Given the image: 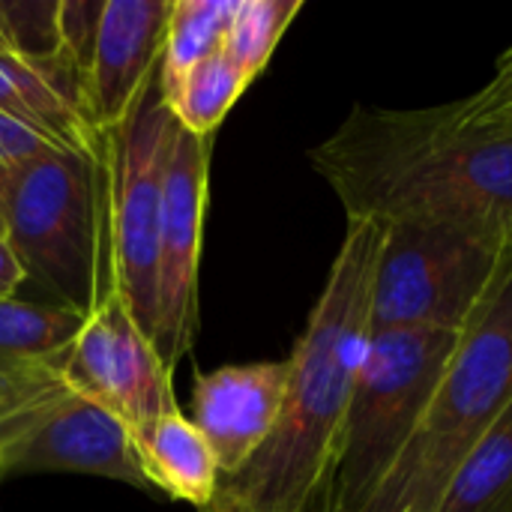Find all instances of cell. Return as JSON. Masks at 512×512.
<instances>
[{"instance_id": "1", "label": "cell", "mask_w": 512, "mask_h": 512, "mask_svg": "<svg viewBox=\"0 0 512 512\" xmlns=\"http://www.w3.org/2000/svg\"><path fill=\"white\" fill-rule=\"evenodd\" d=\"M348 225H426L512 243V120L432 108L354 105L309 150Z\"/></svg>"}, {"instance_id": "2", "label": "cell", "mask_w": 512, "mask_h": 512, "mask_svg": "<svg viewBox=\"0 0 512 512\" xmlns=\"http://www.w3.org/2000/svg\"><path fill=\"white\" fill-rule=\"evenodd\" d=\"M384 228L351 222L288 357L282 411L261 450L216 480L198 512H324L357 369L369 345L372 279Z\"/></svg>"}, {"instance_id": "3", "label": "cell", "mask_w": 512, "mask_h": 512, "mask_svg": "<svg viewBox=\"0 0 512 512\" xmlns=\"http://www.w3.org/2000/svg\"><path fill=\"white\" fill-rule=\"evenodd\" d=\"M510 402L512 258L486 303L459 333L420 429L387 483L360 512H438L456 468Z\"/></svg>"}, {"instance_id": "4", "label": "cell", "mask_w": 512, "mask_h": 512, "mask_svg": "<svg viewBox=\"0 0 512 512\" xmlns=\"http://www.w3.org/2000/svg\"><path fill=\"white\" fill-rule=\"evenodd\" d=\"M102 159L45 150L18 165L0 195V234L27 279L90 315L108 288Z\"/></svg>"}, {"instance_id": "5", "label": "cell", "mask_w": 512, "mask_h": 512, "mask_svg": "<svg viewBox=\"0 0 512 512\" xmlns=\"http://www.w3.org/2000/svg\"><path fill=\"white\" fill-rule=\"evenodd\" d=\"M459 333H369L324 512H360L387 483L447 372Z\"/></svg>"}, {"instance_id": "6", "label": "cell", "mask_w": 512, "mask_h": 512, "mask_svg": "<svg viewBox=\"0 0 512 512\" xmlns=\"http://www.w3.org/2000/svg\"><path fill=\"white\" fill-rule=\"evenodd\" d=\"M63 360L0 363V480L66 471L144 489L126 426L66 384Z\"/></svg>"}, {"instance_id": "7", "label": "cell", "mask_w": 512, "mask_h": 512, "mask_svg": "<svg viewBox=\"0 0 512 512\" xmlns=\"http://www.w3.org/2000/svg\"><path fill=\"white\" fill-rule=\"evenodd\" d=\"M510 258V240L486 234L426 225L384 228L372 279L369 333H462L504 276Z\"/></svg>"}, {"instance_id": "8", "label": "cell", "mask_w": 512, "mask_h": 512, "mask_svg": "<svg viewBox=\"0 0 512 512\" xmlns=\"http://www.w3.org/2000/svg\"><path fill=\"white\" fill-rule=\"evenodd\" d=\"M177 120L165 108L156 81L129 123L105 138V243L108 285L129 306L138 327L153 342L162 186Z\"/></svg>"}, {"instance_id": "9", "label": "cell", "mask_w": 512, "mask_h": 512, "mask_svg": "<svg viewBox=\"0 0 512 512\" xmlns=\"http://www.w3.org/2000/svg\"><path fill=\"white\" fill-rule=\"evenodd\" d=\"M72 390L114 414L138 450L159 417L177 408L171 372L132 318L120 291L108 285L63 360Z\"/></svg>"}, {"instance_id": "10", "label": "cell", "mask_w": 512, "mask_h": 512, "mask_svg": "<svg viewBox=\"0 0 512 512\" xmlns=\"http://www.w3.org/2000/svg\"><path fill=\"white\" fill-rule=\"evenodd\" d=\"M213 135H192L177 126L162 186L156 333L153 348L174 366L195 348L198 336V261L210 198Z\"/></svg>"}, {"instance_id": "11", "label": "cell", "mask_w": 512, "mask_h": 512, "mask_svg": "<svg viewBox=\"0 0 512 512\" xmlns=\"http://www.w3.org/2000/svg\"><path fill=\"white\" fill-rule=\"evenodd\" d=\"M174 0H102L81 102L93 132H120L159 75Z\"/></svg>"}, {"instance_id": "12", "label": "cell", "mask_w": 512, "mask_h": 512, "mask_svg": "<svg viewBox=\"0 0 512 512\" xmlns=\"http://www.w3.org/2000/svg\"><path fill=\"white\" fill-rule=\"evenodd\" d=\"M291 363L222 366L195 378L192 423L210 444L219 477L240 471L267 441L285 402Z\"/></svg>"}, {"instance_id": "13", "label": "cell", "mask_w": 512, "mask_h": 512, "mask_svg": "<svg viewBox=\"0 0 512 512\" xmlns=\"http://www.w3.org/2000/svg\"><path fill=\"white\" fill-rule=\"evenodd\" d=\"M0 114L42 135L60 150L102 159V141L81 102V78L72 66H39L15 54H0Z\"/></svg>"}, {"instance_id": "14", "label": "cell", "mask_w": 512, "mask_h": 512, "mask_svg": "<svg viewBox=\"0 0 512 512\" xmlns=\"http://www.w3.org/2000/svg\"><path fill=\"white\" fill-rule=\"evenodd\" d=\"M135 456L147 486L183 504H192L195 510H204L210 504L219 480V465L198 426L186 414H180V408L159 417Z\"/></svg>"}, {"instance_id": "15", "label": "cell", "mask_w": 512, "mask_h": 512, "mask_svg": "<svg viewBox=\"0 0 512 512\" xmlns=\"http://www.w3.org/2000/svg\"><path fill=\"white\" fill-rule=\"evenodd\" d=\"M249 87L246 75L228 60L225 51L189 66L174 78L156 75V90L177 120L180 129L192 135H216L225 114Z\"/></svg>"}, {"instance_id": "16", "label": "cell", "mask_w": 512, "mask_h": 512, "mask_svg": "<svg viewBox=\"0 0 512 512\" xmlns=\"http://www.w3.org/2000/svg\"><path fill=\"white\" fill-rule=\"evenodd\" d=\"M438 512H512V402L462 459Z\"/></svg>"}, {"instance_id": "17", "label": "cell", "mask_w": 512, "mask_h": 512, "mask_svg": "<svg viewBox=\"0 0 512 512\" xmlns=\"http://www.w3.org/2000/svg\"><path fill=\"white\" fill-rule=\"evenodd\" d=\"M87 315L66 306L0 300V363L60 360L75 345Z\"/></svg>"}, {"instance_id": "18", "label": "cell", "mask_w": 512, "mask_h": 512, "mask_svg": "<svg viewBox=\"0 0 512 512\" xmlns=\"http://www.w3.org/2000/svg\"><path fill=\"white\" fill-rule=\"evenodd\" d=\"M237 0H174L159 78H174L222 51Z\"/></svg>"}, {"instance_id": "19", "label": "cell", "mask_w": 512, "mask_h": 512, "mask_svg": "<svg viewBox=\"0 0 512 512\" xmlns=\"http://www.w3.org/2000/svg\"><path fill=\"white\" fill-rule=\"evenodd\" d=\"M303 0H237L222 51L252 81L270 63L288 24L300 15Z\"/></svg>"}, {"instance_id": "20", "label": "cell", "mask_w": 512, "mask_h": 512, "mask_svg": "<svg viewBox=\"0 0 512 512\" xmlns=\"http://www.w3.org/2000/svg\"><path fill=\"white\" fill-rule=\"evenodd\" d=\"M45 150H60V147L48 144L42 135H36L27 126L0 114V195L6 189L12 171L24 162L36 159V156H42Z\"/></svg>"}, {"instance_id": "21", "label": "cell", "mask_w": 512, "mask_h": 512, "mask_svg": "<svg viewBox=\"0 0 512 512\" xmlns=\"http://www.w3.org/2000/svg\"><path fill=\"white\" fill-rule=\"evenodd\" d=\"M465 111L471 117L489 120V117H504L512 111V45L498 57L492 78L471 96L462 99Z\"/></svg>"}, {"instance_id": "22", "label": "cell", "mask_w": 512, "mask_h": 512, "mask_svg": "<svg viewBox=\"0 0 512 512\" xmlns=\"http://www.w3.org/2000/svg\"><path fill=\"white\" fill-rule=\"evenodd\" d=\"M21 282H27V273L18 264L15 252L9 249V243L0 237V300H12Z\"/></svg>"}, {"instance_id": "23", "label": "cell", "mask_w": 512, "mask_h": 512, "mask_svg": "<svg viewBox=\"0 0 512 512\" xmlns=\"http://www.w3.org/2000/svg\"><path fill=\"white\" fill-rule=\"evenodd\" d=\"M504 117H510V120H512V111H510V114H504Z\"/></svg>"}, {"instance_id": "24", "label": "cell", "mask_w": 512, "mask_h": 512, "mask_svg": "<svg viewBox=\"0 0 512 512\" xmlns=\"http://www.w3.org/2000/svg\"><path fill=\"white\" fill-rule=\"evenodd\" d=\"M0 237H3V234H0Z\"/></svg>"}]
</instances>
